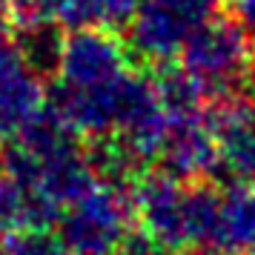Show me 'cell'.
<instances>
[{"label":"cell","instance_id":"obj_18","mask_svg":"<svg viewBox=\"0 0 255 255\" xmlns=\"http://www.w3.org/2000/svg\"><path fill=\"white\" fill-rule=\"evenodd\" d=\"M186 255H235V253H227L221 247H192Z\"/></svg>","mask_w":255,"mask_h":255},{"label":"cell","instance_id":"obj_9","mask_svg":"<svg viewBox=\"0 0 255 255\" xmlns=\"http://www.w3.org/2000/svg\"><path fill=\"white\" fill-rule=\"evenodd\" d=\"M14 43L23 58L26 69L40 81H55L60 69V55H63V43L66 35L55 17L46 20H23L14 29Z\"/></svg>","mask_w":255,"mask_h":255},{"label":"cell","instance_id":"obj_7","mask_svg":"<svg viewBox=\"0 0 255 255\" xmlns=\"http://www.w3.org/2000/svg\"><path fill=\"white\" fill-rule=\"evenodd\" d=\"M46 101L43 81L26 69L14 29L0 23V143L14 138Z\"/></svg>","mask_w":255,"mask_h":255},{"label":"cell","instance_id":"obj_12","mask_svg":"<svg viewBox=\"0 0 255 255\" xmlns=\"http://www.w3.org/2000/svg\"><path fill=\"white\" fill-rule=\"evenodd\" d=\"M140 0H60L55 20L66 29H127Z\"/></svg>","mask_w":255,"mask_h":255},{"label":"cell","instance_id":"obj_20","mask_svg":"<svg viewBox=\"0 0 255 255\" xmlns=\"http://www.w3.org/2000/svg\"><path fill=\"white\" fill-rule=\"evenodd\" d=\"M6 12V0H0V14Z\"/></svg>","mask_w":255,"mask_h":255},{"label":"cell","instance_id":"obj_11","mask_svg":"<svg viewBox=\"0 0 255 255\" xmlns=\"http://www.w3.org/2000/svg\"><path fill=\"white\" fill-rule=\"evenodd\" d=\"M218 247L227 253H247L255 247V186L230 184L221 189Z\"/></svg>","mask_w":255,"mask_h":255},{"label":"cell","instance_id":"obj_22","mask_svg":"<svg viewBox=\"0 0 255 255\" xmlns=\"http://www.w3.org/2000/svg\"><path fill=\"white\" fill-rule=\"evenodd\" d=\"M247 255H255V247H250V250H247Z\"/></svg>","mask_w":255,"mask_h":255},{"label":"cell","instance_id":"obj_3","mask_svg":"<svg viewBox=\"0 0 255 255\" xmlns=\"http://www.w3.org/2000/svg\"><path fill=\"white\" fill-rule=\"evenodd\" d=\"M221 0H140L127 26V49L146 63H172L189 35L218 14Z\"/></svg>","mask_w":255,"mask_h":255},{"label":"cell","instance_id":"obj_17","mask_svg":"<svg viewBox=\"0 0 255 255\" xmlns=\"http://www.w3.org/2000/svg\"><path fill=\"white\" fill-rule=\"evenodd\" d=\"M232 17L250 35H255V0H232Z\"/></svg>","mask_w":255,"mask_h":255},{"label":"cell","instance_id":"obj_8","mask_svg":"<svg viewBox=\"0 0 255 255\" xmlns=\"http://www.w3.org/2000/svg\"><path fill=\"white\" fill-rule=\"evenodd\" d=\"M209 127L218 146V166L230 175V184L255 181V104L218 101L209 112Z\"/></svg>","mask_w":255,"mask_h":255},{"label":"cell","instance_id":"obj_5","mask_svg":"<svg viewBox=\"0 0 255 255\" xmlns=\"http://www.w3.org/2000/svg\"><path fill=\"white\" fill-rule=\"evenodd\" d=\"M132 207L143 230L152 232L169 250L181 253L189 247L186 232V186L166 172L140 175L132 184Z\"/></svg>","mask_w":255,"mask_h":255},{"label":"cell","instance_id":"obj_1","mask_svg":"<svg viewBox=\"0 0 255 255\" xmlns=\"http://www.w3.org/2000/svg\"><path fill=\"white\" fill-rule=\"evenodd\" d=\"M250 37L253 35L232 14H215L189 35L181 52L184 69L201 81L209 98L230 101L235 89L247 81V69L253 60Z\"/></svg>","mask_w":255,"mask_h":255},{"label":"cell","instance_id":"obj_10","mask_svg":"<svg viewBox=\"0 0 255 255\" xmlns=\"http://www.w3.org/2000/svg\"><path fill=\"white\" fill-rule=\"evenodd\" d=\"M58 218V209L43 195L29 189L23 181L0 169V235H14L32 227H49Z\"/></svg>","mask_w":255,"mask_h":255},{"label":"cell","instance_id":"obj_6","mask_svg":"<svg viewBox=\"0 0 255 255\" xmlns=\"http://www.w3.org/2000/svg\"><path fill=\"white\" fill-rule=\"evenodd\" d=\"M155 161L161 163V172L178 181H201L212 169H218V146L207 112L166 118V129Z\"/></svg>","mask_w":255,"mask_h":255},{"label":"cell","instance_id":"obj_4","mask_svg":"<svg viewBox=\"0 0 255 255\" xmlns=\"http://www.w3.org/2000/svg\"><path fill=\"white\" fill-rule=\"evenodd\" d=\"M132 52L106 29H72L63 43L55 81L72 89H101L129 72Z\"/></svg>","mask_w":255,"mask_h":255},{"label":"cell","instance_id":"obj_16","mask_svg":"<svg viewBox=\"0 0 255 255\" xmlns=\"http://www.w3.org/2000/svg\"><path fill=\"white\" fill-rule=\"evenodd\" d=\"M58 6H60V0H6V12H12L17 17V23L55 17Z\"/></svg>","mask_w":255,"mask_h":255},{"label":"cell","instance_id":"obj_21","mask_svg":"<svg viewBox=\"0 0 255 255\" xmlns=\"http://www.w3.org/2000/svg\"><path fill=\"white\" fill-rule=\"evenodd\" d=\"M0 255H6V244H0Z\"/></svg>","mask_w":255,"mask_h":255},{"label":"cell","instance_id":"obj_19","mask_svg":"<svg viewBox=\"0 0 255 255\" xmlns=\"http://www.w3.org/2000/svg\"><path fill=\"white\" fill-rule=\"evenodd\" d=\"M244 86H247V92L253 95V101H255V55H253V60H250V69H247V81H244Z\"/></svg>","mask_w":255,"mask_h":255},{"label":"cell","instance_id":"obj_13","mask_svg":"<svg viewBox=\"0 0 255 255\" xmlns=\"http://www.w3.org/2000/svg\"><path fill=\"white\" fill-rule=\"evenodd\" d=\"M155 92L161 101L166 118H186V115H204V104H207V89L201 86L192 72L175 63H161L158 72L152 75Z\"/></svg>","mask_w":255,"mask_h":255},{"label":"cell","instance_id":"obj_15","mask_svg":"<svg viewBox=\"0 0 255 255\" xmlns=\"http://www.w3.org/2000/svg\"><path fill=\"white\" fill-rule=\"evenodd\" d=\"M112 255H178L175 250H169L163 241H158L152 232L146 230H129L118 247L112 250Z\"/></svg>","mask_w":255,"mask_h":255},{"label":"cell","instance_id":"obj_2","mask_svg":"<svg viewBox=\"0 0 255 255\" xmlns=\"http://www.w3.org/2000/svg\"><path fill=\"white\" fill-rule=\"evenodd\" d=\"M58 218V232L72 255H112L132 230V189L98 181L86 195L60 209Z\"/></svg>","mask_w":255,"mask_h":255},{"label":"cell","instance_id":"obj_14","mask_svg":"<svg viewBox=\"0 0 255 255\" xmlns=\"http://www.w3.org/2000/svg\"><path fill=\"white\" fill-rule=\"evenodd\" d=\"M6 255H72L60 232H52L49 227H32L9 235Z\"/></svg>","mask_w":255,"mask_h":255}]
</instances>
